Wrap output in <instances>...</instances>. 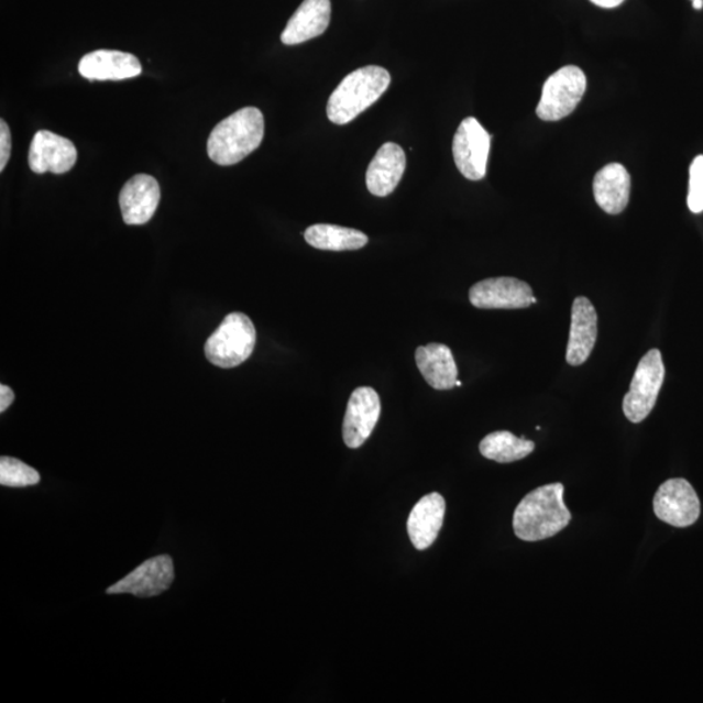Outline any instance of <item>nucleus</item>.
<instances>
[{
    "mask_svg": "<svg viewBox=\"0 0 703 703\" xmlns=\"http://www.w3.org/2000/svg\"><path fill=\"white\" fill-rule=\"evenodd\" d=\"M407 158L403 149L387 142L376 152L366 172V186L369 191L376 197H386L399 186L404 172H406Z\"/></svg>",
    "mask_w": 703,
    "mask_h": 703,
    "instance_id": "dca6fc26",
    "label": "nucleus"
},
{
    "mask_svg": "<svg viewBox=\"0 0 703 703\" xmlns=\"http://www.w3.org/2000/svg\"><path fill=\"white\" fill-rule=\"evenodd\" d=\"M563 495L562 484H551L532 490L525 496L514 515L517 538L527 542L543 541L565 529L572 515L565 507Z\"/></svg>",
    "mask_w": 703,
    "mask_h": 703,
    "instance_id": "f257e3e1",
    "label": "nucleus"
},
{
    "mask_svg": "<svg viewBox=\"0 0 703 703\" xmlns=\"http://www.w3.org/2000/svg\"><path fill=\"white\" fill-rule=\"evenodd\" d=\"M688 208L694 215L703 211V155L695 156L689 169Z\"/></svg>",
    "mask_w": 703,
    "mask_h": 703,
    "instance_id": "b1692460",
    "label": "nucleus"
},
{
    "mask_svg": "<svg viewBox=\"0 0 703 703\" xmlns=\"http://www.w3.org/2000/svg\"><path fill=\"white\" fill-rule=\"evenodd\" d=\"M594 198L609 216L620 215L627 209L630 196V176L619 163H611L594 177Z\"/></svg>",
    "mask_w": 703,
    "mask_h": 703,
    "instance_id": "6ab92c4d",
    "label": "nucleus"
},
{
    "mask_svg": "<svg viewBox=\"0 0 703 703\" xmlns=\"http://www.w3.org/2000/svg\"><path fill=\"white\" fill-rule=\"evenodd\" d=\"M469 300L479 309H525L537 303L528 283L507 276L475 283Z\"/></svg>",
    "mask_w": 703,
    "mask_h": 703,
    "instance_id": "9d476101",
    "label": "nucleus"
},
{
    "mask_svg": "<svg viewBox=\"0 0 703 703\" xmlns=\"http://www.w3.org/2000/svg\"><path fill=\"white\" fill-rule=\"evenodd\" d=\"M41 475L35 469L15 458L0 459V484L7 487L39 485Z\"/></svg>",
    "mask_w": 703,
    "mask_h": 703,
    "instance_id": "5701e85b",
    "label": "nucleus"
},
{
    "mask_svg": "<svg viewBox=\"0 0 703 703\" xmlns=\"http://www.w3.org/2000/svg\"><path fill=\"white\" fill-rule=\"evenodd\" d=\"M161 188L155 177L146 174L133 176L120 190L119 204L124 223L142 226L149 222L158 208Z\"/></svg>",
    "mask_w": 703,
    "mask_h": 703,
    "instance_id": "ddd939ff",
    "label": "nucleus"
},
{
    "mask_svg": "<svg viewBox=\"0 0 703 703\" xmlns=\"http://www.w3.org/2000/svg\"><path fill=\"white\" fill-rule=\"evenodd\" d=\"M492 136L477 119L466 118L454 133L452 153L454 165L468 180L484 179Z\"/></svg>",
    "mask_w": 703,
    "mask_h": 703,
    "instance_id": "0eeeda50",
    "label": "nucleus"
},
{
    "mask_svg": "<svg viewBox=\"0 0 703 703\" xmlns=\"http://www.w3.org/2000/svg\"><path fill=\"white\" fill-rule=\"evenodd\" d=\"M664 375L662 353L659 350H650L638 362L629 393L623 400L624 415L630 422L640 424L651 414L663 386Z\"/></svg>",
    "mask_w": 703,
    "mask_h": 703,
    "instance_id": "39448f33",
    "label": "nucleus"
},
{
    "mask_svg": "<svg viewBox=\"0 0 703 703\" xmlns=\"http://www.w3.org/2000/svg\"><path fill=\"white\" fill-rule=\"evenodd\" d=\"M416 364L426 382L432 388L444 391L457 386L458 366L449 347L440 343H430L418 347L416 350Z\"/></svg>",
    "mask_w": 703,
    "mask_h": 703,
    "instance_id": "aec40b11",
    "label": "nucleus"
},
{
    "mask_svg": "<svg viewBox=\"0 0 703 703\" xmlns=\"http://www.w3.org/2000/svg\"><path fill=\"white\" fill-rule=\"evenodd\" d=\"M457 386H458V387H461V386H463V383H461L460 381H458V382H457Z\"/></svg>",
    "mask_w": 703,
    "mask_h": 703,
    "instance_id": "c85d7f7f",
    "label": "nucleus"
},
{
    "mask_svg": "<svg viewBox=\"0 0 703 703\" xmlns=\"http://www.w3.org/2000/svg\"><path fill=\"white\" fill-rule=\"evenodd\" d=\"M389 84L391 76L385 68L367 66L354 70L330 96L328 103L330 122L338 125L351 123L385 95Z\"/></svg>",
    "mask_w": 703,
    "mask_h": 703,
    "instance_id": "7ed1b4c3",
    "label": "nucleus"
},
{
    "mask_svg": "<svg viewBox=\"0 0 703 703\" xmlns=\"http://www.w3.org/2000/svg\"><path fill=\"white\" fill-rule=\"evenodd\" d=\"M78 73L88 80L120 81L138 77L142 67L136 56L113 50H97L83 56Z\"/></svg>",
    "mask_w": 703,
    "mask_h": 703,
    "instance_id": "2eb2a0df",
    "label": "nucleus"
},
{
    "mask_svg": "<svg viewBox=\"0 0 703 703\" xmlns=\"http://www.w3.org/2000/svg\"><path fill=\"white\" fill-rule=\"evenodd\" d=\"M11 147L10 128L7 125L6 120H2L0 122V172H4L7 163L10 161Z\"/></svg>",
    "mask_w": 703,
    "mask_h": 703,
    "instance_id": "393cba45",
    "label": "nucleus"
},
{
    "mask_svg": "<svg viewBox=\"0 0 703 703\" xmlns=\"http://www.w3.org/2000/svg\"><path fill=\"white\" fill-rule=\"evenodd\" d=\"M257 331L244 312H231L205 344V356L212 365L237 367L252 356Z\"/></svg>",
    "mask_w": 703,
    "mask_h": 703,
    "instance_id": "20e7f679",
    "label": "nucleus"
},
{
    "mask_svg": "<svg viewBox=\"0 0 703 703\" xmlns=\"http://www.w3.org/2000/svg\"><path fill=\"white\" fill-rule=\"evenodd\" d=\"M175 580L174 560L169 556L147 559L136 570L108 589V594H132L152 598L168 591Z\"/></svg>",
    "mask_w": 703,
    "mask_h": 703,
    "instance_id": "1a4fd4ad",
    "label": "nucleus"
},
{
    "mask_svg": "<svg viewBox=\"0 0 703 703\" xmlns=\"http://www.w3.org/2000/svg\"><path fill=\"white\" fill-rule=\"evenodd\" d=\"M535 447L531 440L517 438L513 432L495 431L481 440L480 452L488 460L507 464L527 458Z\"/></svg>",
    "mask_w": 703,
    "mask_h": 703,
    "instance_id": "4be33fe9",
    "label": "nucleus"
},
{
    "mask_svg": "<svg viewBox=\"0 0 703 703\" xmlns=\"http://www.w3.org/2000/svg\"><path fill=\"white\" fill-rule=\"evenodd\" d=\"M307 243L319 251H359L367 244L364 232L333 224H315L305 231Z\"/></svg>",
    "mask_w": 703,
    "mask_h": 703,
    "instance_id": "412c9836",
    "label": "nucleus"
},
{
    "mask_svg": "<svg viewBox=\"0 0 703 703\" xmlns=\"http://www.w3.org/2000/svg\"><path fill=\"white\" fill-rule=\"evenodd\" d=\"M330 20V0H304L282 33V42L284 45L294 46L319 37L328 30Z\"/></svg>",
    "mask_w": 703,
    "mask_h": 703,
    "instance_id": "f3484780",
    "label": "nucleus"
},
{
    "mask_svg": "<svg viewBox=\"0 0 703 703\" xmlns=\"http://www.w3.org/2000/svg\"><path fill=\"white\" fill-rule=\"evenodd\" d=\"M446 502L442 495L431 493L418 501L408 518V535L417 550H426L436 542L443 527Z\"/></svg>",
    "mask_w": 703,
    "mask_h": 703,
    "instance_id": "a211bd4d",
    "label": "nucleus"
},
{
    "mask_svg": "<svg viewBox=\"0 0 703 703\" xmlns=\"http://www.w3.org/2000/svg\"><path fill=\"white\" fill-rule=\"evenodd\" d=\"M693 9L702 10L703 9V0H693Z\"/></svg>",
    "mask_w": 703,
    "mask_h": 703,
    "instance_id": "cd10ccee",
    "label": "nucleus"
},
{
    "mask_svg": "<svg viewBox=\"0 0 703 703\" xmlns=\"http://www.w3.org/2000/svg\"><path fill=\"white\" fill-rule=\"evenodd\" d=\"M591 2L595 6L602 7V9H616V7H619L622 3H624V0H591Z\"/></svg>",
    "mask_w": 703,
    "mask_h": 703,
    "instance_id": "bb28decb",
    "label": "nucleus"
},
{
    "mask_svg": "<svg viewBox=\"0 0 703 703\" xmlns=\"http://www.w3.org/2000/svg\"><path fill=\"white\" fill-rule=\"evenodd\" d=\"M77 151L74 142L50 131L34 134L28 162L35 174H66L74 168Z\"/></svg>",
    "mask_w": 703,
    "mask_h": 703,
    "instance_id": "f8f14e48",
    "label": "nucleus"
},
{
    "mask_svg": "<svg viewBox=\"0 0 703 703\" xmlns=\"http://www.w3.org/2000/svg\"><path fill=\"white\" fill-rule=\"evenodd\" d=\"M692 2H693V0H692Z\"/></svg>",
    "mask_w": 703,
    "mask_h": 703,
    "instance_id": "c756f323",
    "label": "nucleus"
},
{
    "mask_svg": "<svg viewBox=\"0 0 703 703\" xmlns=\"http://www.w3.org/2000/svg\"><path fill=\"white\" fill-rule=\"evenodd\" d=\"M380 395L372 387L353 391L343 421V439L350 449H360L378 424L381 417Z\"/></svg>",
    "mask_w": 703,
    "mask_h": 703,
    "instance_id": "9b49d317",
    "label": "nucleus"
},
{
    "mask_svg": "<svg viewBox=\"0 0 703 703\" xmlns=\"http://www.w3.org/2000/svg\"><path fill=\"white\" fill-rule=\"evenodd\" d=\"M13 400H15V393L9 386H0V411L2 414L9 409Z\"/></svg>",
    "mask_w": 703,
    "mask_h": 703,
    "instance_id": "a878e982",
    "label": "nucleus"
},
{
    "mask_svg": "<svg viewBox=\"0 0 703 703\" xmlns=\"http://www.w3.org/2000/svg\"><path fill=\"white\" fill-rule=\"evenodd\" d=\"M652 506L659 520L674 528L691 527L701 515L699 495L684 479H672L660 485Z\"/></svg>",
    "mask_w": 703,
    "mask_h": 703,
    "instance_id": "6e6552de",
    "label": "nucleus"
},
{
    "mask_svg": "<svg viewBox=\"0 0 703 703\" xmlns=\"http://www.w3.org/2000/svg\"><path fill=\"white\" fill-rule=\"evenodd\" d=\"M586 90V76L576 66L560 68L547 78L537 116L545 122H558L578 108Z\"/></svg>",
    "mask_w": 703,
    "mask_h": 703,
    "instance_id": "423d86ee",
    "label": "nucleus"
},
{
    "mask_svg": "<svg viewBox=\"0 0 703 703\" xmlns=\"http://www.w3.org/2000/svg\"><path fill=\"white\" fill-rule=\"evenodd\" d=\"M265 134V119L255 108H244L220 122L208 140L210 160L232 166L259 149Z\"/></svg>",
    "mask_w": 703,
    "mask_h": 703,
    "instance_id": "f03ea898",
    "label": "nucleus"
},
{
    "mask_svg": "<svg viewBox=\"0 0 703 703\" xmlns=\"http://www.w3.org/2000/svg\"><path fill=\"white\" fill-rule=\"evenodd\" d=\"M598 337V316L586 297H578L573 303L570 339L567 347V362L572 366L585 364L594 350Z\"/></svg>",
    "mask_w": 703,
    "mask_h": 703,
    "instance_id": "4468645a",
    "label": "nucleus"
}]
</instances>
